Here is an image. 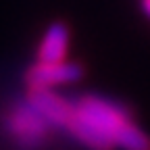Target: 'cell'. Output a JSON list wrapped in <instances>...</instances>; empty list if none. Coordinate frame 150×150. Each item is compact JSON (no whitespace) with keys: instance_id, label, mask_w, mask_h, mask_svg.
<instances>
[{"instance_id":"1","label":"cell","mask_w":150,"mask_h":150,"mask_svg":"<svg viewBox=\"0 0 150 150\" xmlns=\"http://www.w3.org/2000/svg\"><path fill=\"white\" fill-rule=\"evenodd\" d=\"M0 129L17 150H46L52 131H56L25 98L4 108Z\"/></svg>"},{"instance_id":"2","label":"cell","mask_w":150,"mask_h":150,"mask_svg":"<svg viewBox=\"0 0 150 150\" xmlns=\"http://www.w3.org/2000/svg\"><path fill=\"white\" fill-rule=\"evenodd\" d=\"M73 102H75V108H77V115L96 131H100L104 138H108L112 144L129 123L136 121L129 104L102 96V94H81Z\"/></svg>"},{"instance_id":"3","label":"cell","mask_w":150,"mask_h":150,"mask_svg":"<svg viewBox=\"0 0 150 150\" xmlns=\"http://www.w3.org/2000/svg\"><path fill=\"white\" fill-rule=\"evenodd\" d=\"M86 77V69L77 61L63 63H33L23 73V83L27 90H54L59 86L77 83Z\"/></svg>"},{"instance_id":"4","label":"cell","mask_w":150,"mask_h":150,"mask_svg":"<svg viewBox=\"0 0 150 150\" xmlns=\"http://www.w3.org/2000/svg\"><path fill=\"white\" fill-rule=\"evenodd\" d=\"M25 100L40 112V115L56 129L67 131L69 121L75 115V102L61 96L54 90H27Z\"/></svg>"},{"instance_id":"5","label":"cell","mask_w":150,"mask_h":150,"mask_svg":"<svg viewBox=\"0 0 150 150\" xmlns=\"http://www.w3.org/2000/svg\"><path fill=\"white\" fill-rule=\"evenodd\" d=\"M69 44H71V29L65 21H52L38 44L35 61L38 63H63L69 56Z\"/></svg>"},{"instance_id":"6","label":"cell","mask_w":150,"mask_h":150,"mask_svg":"<svg viewBox=\"0 0 150 150\" xmlns=\"http://www.w3.org/2000/svg\"><path fill=\"white\" fill-rule=\"evenodd\" d=\"M140 4H142V11H144V15L150 19V0H140Z\"/></svg>"}]
</instances>
